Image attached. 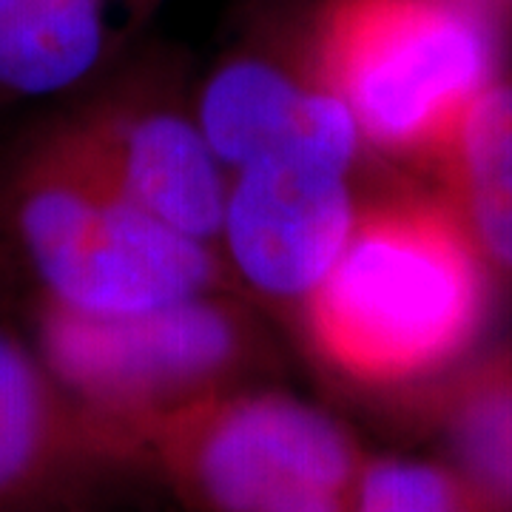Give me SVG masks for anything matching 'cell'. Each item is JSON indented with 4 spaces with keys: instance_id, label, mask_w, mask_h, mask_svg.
I'll list each match as a JSON object with an SVG mask.
<instances>
[{
    "instance_id": "cell-6",
    "label": "cell",
    "mask_w": 512,
    "mask_h": 512,
    "mask_svg": "<svg viewBox=\"0 0 512 512\" xmlns=\"http://www.w3.org/2000/svg\"><path fill=\"white\" fill-rule=\"evenodd\" d=\"M356 160L285 148L228 171L220 254L262 299L305 305L345 251L359 205Z\"/></svg>"
},
{
    "instance_id": "cell-10",
    "label": "cell",
    "mask_w": 512,
    "mask_h": 512,
    "mask_svg": "<svg viewBox=\"0 0 512 512\" xmlns=\"http://www.w3.org/2000/svg\"><path fill=\"white\" fill-rule=\"evenodd\" d=\"M94 424L43 362L29 333L0 316V512L63 498L92 450Z\"/></svg>"
},
{
    "instance_id": "cell-12",
    "label": "cell",
    "mask_w": 512,
    "mask_h": 512,
    "mask_svg": "<svg viewBox=\"0 0 512 512\" xmlns=\"http://www.w3.org/2000/svg\"><path fill=\"white\" fill-rule=\"evenodd\" d=\"M464 484L498 510H512V365L478 379L453 416Z\"/></svg>"
},
{
    "instance_id": "cell-14",
    "label": "cell",
    "mask_w": 512,
    "mask_h": 512,
    "mask_svg": "<svg viewBox=\"0 0 512 512\" xmlns=\"http://www.w3.org/2000/svg\"><path fill=\"white\" fill-rule=\"evenodd\" d=\"M464 512H490V504H484L481 498H476V501H473V504H470Z\"/></svg>"
},
{
    "instance_id": "cell-9",
    "label": "cell",
    "mask_w": 512,
    "mask_h": 512,
    "mask_svg": "<svg viewBox=\"0 0 512 512\" xmlns=\"http://www.w3.org/2000/svg\"><path fill=\"white\" fill-rule=\"evenodd\" d=\"M165 0H0V120L69 103L123 69Z\"/></svg>"
},
{
    "instance_id": "cell-11",
    "label": "cell",
    "mask_w": 512,
    "mask_h": 512,
    "mask_svg": "<svg viewBox=\"0 0 512 512\" xmlns=\"http://www.w3.org/2000/svg\"><path fill=\"white\" fill-rule=\"evenodd\" d=\"M436 160L444 205L484 265L512 276V83L478 94Z\"/></svg>"
},
{
    "instance_id": "cell-1",
    "label": "cell",
    "mask_w": 512,
    "mask_h": 512,
    "mask_svg": "<svg viewBox=\"0 0 512 512\" xmlns=\"http://www.w3.org/2000/svg\"><path fill=\"white\" fill-rule=\"evenodd\" d=\"M220 251L123 197L55 117L0 157V299L123 316L222 291Z\"/></svg>"
},
{
    "instance_id": "cell-8",
    "label": "cell",
    "mask_w": 512,
    "mask_h": 512,
    "mask_svg": "<svg viewBox=\"0 0 512 512\" xmlns=\"http://www.w3.org/2000/svg\"><path fill=\"white\" fill-rule=\"evenodd\" d=\"M194 114L228 171L285 148L356 160L365 146L342 97L319 80L305 37L299 52H274L265 40L225 57L202 83Z\"/></svg>"
},
{
    "instance_id": "cell-13",
    "label": "cell",
    "mask_w": 512,
    "mask_h": 512,
    "mask_svg": "<svg viewBox=\"0 0 512 512\" xmlns=\"http://www.w3.org/2000/svg\"><path fill=\"white\" fill-rule=\"evenodd\" d=\"M476 498L464 478L444 467L382 458L362 464L348 512H464Z\"/></svg>"
},
{
    "instance_id": "cell-2",
    "label": "cell",
    "mask_w": 512,
    "mask_h": 512,
    "mask_svg": "<svg viewBox=\"0 0 512 512\" xmlns=\"http://www.w3.org/2000/svg\"><path fill=\"white\" fill-rule=\"evenodd\" d=\"M487 305V265L444 202L399 197L359 211L345 251L302 305L333 370L407 382L456 359Z\"/></svg>"
},
{
    "instance_id": "cell-3",
    "label": "cell",
    "mask_w": 512,
    "mask_h": 512,
    "mask_svg": "<svg viewBox=\"0 0 512 512\" xmlns=\"http://www.w3.org/2000/svg\"><path fill=\"white\" fill-rule=\"evenodd\" d=\"M319 80L348 106L365 146L436 157L498 80L487 0H319L305 23Z\"/></svg>"
},
{
    "instance_id": "cell-4",
    "label": "cell",
    "mask_w": 512,
    "mask_h": 512,
    "mask_svg": "<svg viewBox=\"0 0 512 512\" xmlns=\"http://www.w3.org/2000/svg\"><path fill=\"white\" fill-rule=\"evenodd\" d=\"M26 322L43 362L97 427L177 416L220 396L259 353L254 319L222 291L123 316L37 308Z\"/></svg>"
},
{
    "instance_id": "cell-7",
    "label": "cell",
    "mask_w": 512,
    "mask_h": 512,
    "mask_svg": "<svg viewBox=\"0 0 512 512\" xmlns=\"http://www.w3.org/2000/svg\"><path fill=\"white\" fill-rule=\"evenodd\" d=\"M111 80V77H109ZM89 97L55 106L60 128L123 197L185 237L220 248L228 168L208 146L194 109L165 97Z\"/></svg>"
},
{
    "instance_id": "cell-5",
    "label": "cell",
    "mask_w": 512,
    "mask_h": 512,
    "mask_svg": "<svg viewBox=\"0 0 512 512\" xmlns=\"http://www.w3.org/2000/svg\"><path fill=\"white\" fill-rule=\"evenodd\" d=\"M177 416L185 473L217 512H348L362 461L328 413L279 393H239Z\"/></svg>"
}]
</instances>
